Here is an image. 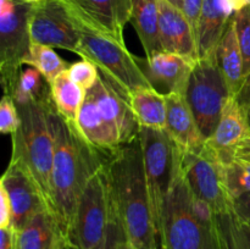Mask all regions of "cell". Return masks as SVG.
<instances>
[{"instance_id":"ac0fdd59","label":"cell","mask_w":250,"mask_h":249,"mask_svg":"<svg viewBox=\"0 0 250 249\" xmlns=\"http://www.w3.org/2000/svg\"><path fill=\"white\" fill-rule=\"evenodd\" d=\"M159 31L164 51L198 60L197 37L183 11L167 0H158Z\"/></svg>"},{"instance_id":"8fae6325","label":"cell","mask_w":250,"mask_h":249,"mask_svg":"<svg viewBox=\"0 0 250 249\" xmlns=\"http://www.w3.org/2000/svg\"><path fill=\"white\" fill-rule=\"evenodd\" d=\"M28 28L32 43L78 54L80 28L59 0H42L32 4Z\"/></svg>"},{"instance_id":"52a82bcc","label":"cell","mask_w":250,"mask_h":249,"mask_svg":"<svg viewBox=\"0 0 250 249\" xmlns=\"http://www.w3.org/2000/svg\"><path fill=\"white\" fill-rule=\"evenodd\" d=\"M232 97L216 59H198L188 82L186 100L205 141L214 134Z\"/></svg>"},{"instance_id":"4fadbf2b","label":"cell","mask_w":250,"mask_h":249,"mask_svg":"<svg viewBox=\"0 0 250 249\" xmlns=\"http://www.w3.org/2000/svg\"><path fill=\"white\" fill-rule=\"evenodd\" d=\"M0 186L9 197L12 212L11 227L17 232L21 231L34 215L49 209L34 178L19 161L10 159Z\"/></svg>"},{"instance_id":"5bb4252c","label":"cell","mask_w":250,"mask_h":249,"mask_svg":"<svg viewBox=\"0 0 250 249\" xmlns=\"http://www.w3.org/2000/svg\"><path fill=\"white\" fill-rule=\"evenodd\" d=\"M137 63L149 84L161 94H182L186 97L188 82L197 60L180 54L159 51L151 56H136Z\"/></svg>"},{"instance_id":"f1b7e54d","label":"cell","mask_w":250,"mask_h":249,"mask_svg":"<svg viewBox=\"0 0 250 249\" xmlns=\"http://www.w3.org/2000/svg\"><path fill=\"white\" fill-rule=\"evenodd\" d=\"M225 182L232 200L250 193V159L234 158L224 165Z\"/></svg>"},{"instance_id":"7c38bea8","label":"cell","mask_w":250,"mask_h":249,"mask_svg":"<svg viewBox=\"0 0 250 249\" xmlns=\"http://www.w3.org/2000/svg\"><path fill=\"white\" fill-rule=\"evenodd\" d=\"M78 27L125 43L124 29L131 21L132 0H59Z\"/></svg>"},{"instance_id":"30bf717a","label":"cell","mask_w":250,"mask_h":249,"mask_svg":"<svg viewBox=\"0 0 250 249\" xmlns=\"http://www.w3.org/2000/svg\"><path fill=\"white\" fill-rule=\"evenodd\" d=\"M181 171L190 192L207 202L215 215L231 211L233 200L225 182L224 165L207 144L197 151L181 150Z\"/></svg>"},{"instance_id":"44dd1931","label":"cell","mask_w":250,"mask_h":249,"mask_svg":"<svg viewBox=\"0 0 250 249\" xmlns=\"http://www.w3.org/2000/svg\"><path fill=\"white\" fill-rule=\"evenodd\" d=\"M77 128L85 141L100 153H114L121 143L119 131L100 111L90 97L85 98L77 119Z\"/></svg>"},{"instance_id":"9c48e42d","label":"cell","mask_w":250,"mask_h":249,"mask_svg":"<svg viewBox=\"0 0 250 249\" xmlns=\"http://www.w3.org/2000/svg\"><path fill=\"white\" fill-rule=\"evenodd\" d=\"M32 4L0 0V73L5 95H11L31 46L29 12Z\"/></svg>"},{"instance_id":"4316f807","label":"cell","mask_w":250,"mask_h":249,"mask_svg":"<svg viewBox=\"0 0 250 249\" xmlns=\"http://www.w3.org/2000/svg\"><path fill=\"white\" fill-rule=\"evenodd\" d=\"M16 104L29 100H48L51 98L50 83L37 68L28 66L20 72L11 95Z\"/></svg>"},{"instance_id":"7bdbcfd3","label":"cell","mask_w":250,"mask_h":249,"mask_svg":"<svg viewBox=\"0 0 250 249\" xmlns=\"http://www.w3.org/2000/svg\"><path fill=\"white\" fill-rule=\"evenodd\" d=\"M155 249H164L163 247H158V248H155Z\"/></svg>"},{"instance_id":"d6a6232c","label":"cell","mask_w":250,"mask_h":249,"mask_svg":"<svg viewBox=\"0 0 250 249\" xmlns=\"http://www.w3.org/2000/svg\"><path fill=\"white\" fill-rule=\"evenodd\" d=\"M125 238H126V236H125L124 227H122L119 215H117L116 209H115L114 214H112L111 219L109 221V225H107L104 241H103L99 249H120V244Z\"/></svg>"},{"instance_id":"d6986e66","label":"cell","mask_w":250,"mask_h":249,"mask_svg":"<svg viewBox=\"0 0 250 249\" xmlns=\"http://www.w3.org/2000/svg\"><path fill=\"white\" fill-rule=\"evenodd\" d=\"M165 131L182 151H197L204 148L203 137L186 97L182 94H167Z\"/></svg>"},{"instance_id":"d4e9b609","label":"cell","mask_w":250,"mask_h":249,"mask_svg":"<svg viewBox=\"0 0 250 249\" xmlns=\"http://www.w3.org/2000/svg\"><path fill=\"white\" fill-rule=\"evenodd\" d=\"M51 98L59 115L77 126L81 107L87 98V90L70 77L67 71L61 72L50 83Z\"/></svg>"},{"instance_id":"f546056e","label":"cell","mask_w":250,"mask_h":249,"mask_svg":"<svg viewBox=\"0 0 250 249\" xmlns=\"http://www.w3.org/2000/svg\"><path fill=\"white\" fill-rule=\"evenodd\" d=\"M237 38L243 56L244 77L250 73V5L234 15Z\"/></svg>"},{"instance_id":"cb8c5ba5","label":"cell","mask_w":250,"mask_h":249,"mask_svg":"<svg viewBox=\"0 0 250 249\" xmlns=\"http://www.w3.org/2000/svg\"><path fill=\"white\" fill-rule=\"evenodd\" d=\"M129 105L141 128L165 129L167 105L160 92L153 87L139 88L129 94Z\"/></svg>"},{"instance_id":"3957f363","label":"cell","mask_w":250,"mask_h":249,"mask_svg":"<svg viewBox=\"0 0 250 249\" xmlns=\"http://www.w3.org/2000/svg\"><path fill=\"white\" fill-rule=\"evenodd\" d=\"M19 129L11 134V159L21 163L38 185L50 209V180L54 160L53 98L16 104Z\"/></svg>"},{"instance_id":"ab89813d","label":"cell","mask_w":250,"mask_h":249,"mask_svg":"<svg viewBox=\"0 0 250 249\" xmlns=\"http://www.w3.org/2000/svg\"><path fill=\"white\" fill-rule=\"evenodd\" d=\"M120 249H137V248H134V247L132 246L126 238H125L124 241L121 242V244H120Z\"/></svg>"},{"instance_id":"2e32d148","label":"cell","mask_w":250,"mask_h":249,"mask_svg":"<svg viewBox=\"0 0 250 249\" xmlns=\"http://www.w3.org/2000/svg\"><path fill=\"white\" fill-rule=\"evenodd\" d=\"M248 5L250 0H204L197 31L198 59L215 58L229 22Z\"/></svg>"},{"instance_id":"5b68a950","label":"cell","mask_w":250,"mask_h":249,"mask_svg":"<svg viewBox=\"0 0 250 249\" xmlns=\"http://www.w3.org/2000/svg\"><path fill=\"white\" fill-rule=\"evenodd\" d=\"M150 207L159 234L161 217L173 181L180 170L181 150L165 129H139ZM160 241V239H159Z\"/></svg>"},{"instance_id":"4dcf8cb0","label":"cell","mask_w":250,"mask_h":249,"mask_svg":"<svg viewBox=\"0 0 250 249\" xmlns=\"http://www.w3.org/2000/svg\"><path fill=\"white\" fill-rule=\"evenodd\" d=\"M67 72L70 77L87 92L98 82L100 77L97 65L88 59H82L81 61L71 63Z\"/></svg>"},{"instance_id":"e575fe53","label":"cell","mask_w":250,"mask_h":249,"mask_svg":"<svg viewBox=\"0 0 250 249\" xmlns=\"http://www.w3.org/2000/svg\"><path fill=\"white\" fill-rule=\"evenodd\" d=\"M234 99L238 103L243 114L246 115L250 126V73L244 77L241 88H239V90L234 95Z\"/></svg>"},{"instance_id":"484cf974","label":"cell","mask_w":250,"mask_h":249,"mask_svg":"<svg viewBox=\"0 0 250 249\" xmlns=\"http://www.w3.org/2000/svg\"><path fill=\"white\" fill-rule=\"evenodd\" d=\"M215 232L220 249H250V224L233 210L215 215Z\"/></svg>"},{"instance_id":"ba28073f","label":"cell","mask_w":250,"mask_h":249,"mask_svg":"<svg viewBox=\"0 0 250 249\" xmlns=\"http://www.w3.org/2000/svg\"><path fill=\"white\" fill-rule=\"evenodd\" d=\"M114 210L109 178L104 165L93 176L78 202L70 232L71 249H99Z\"/></svg>"},{"instance_id":"e0dca14e","label":"cell","mask_w":250,"mask_h":249,"mask_svg":"<svg viewBox=\"0 0 250 249\" xmlns=\"http://www.w3.org/2000/svg\"><path fill=\"white\" fill-rule=\"evenodd\" d=\"M250 137V126L234 97L227 103L214 134L205 141L208 148L226 165L238 155Z\"/></svg>"},{"instance_id":"9a60e30c","label":"cell","mask_w":250,"mask_h":249,"mask_svg":"<svg viewBox=\"0 0 250 249\" xmlns=\"http://www.w3.org/2000/svg\"><path fill=\"white\" fill-rule=\"evenodd\" d=\"M87 95L94 100L105 117L115 124L122 144L138 138L141 126L128 99L109 78L100 73L99 80L88 90Z\"/></svg>"},{"instance_id":"603a6c76","label":"cell","mask_w":250,"mask_h":249,"mask_svg":"<svg viewBox=\"0 0 250 249\" xmlns=\"http://www.w3.org/2000/svg\"><path fill=\"white\" fill-rule=\"evenodd\" d=\"M158 0H132L131 23L133 24L139 41L143 45L146 56L164 51L159 31Z\"/></svg>"},{"instance_id":"8d00e7d4","label":"cell","mask_w":250,"mask_h":249,"mask_svg":"<svg viewBox=\"0 0 250 249\" xmlns=\"http://www.w3.org/2000/svg\"><path fill=\"white\" fill-rule=\"evenodd\" d=\"M232 210L241 219L246 220L250 224V193H244L234 198L232 202Z\"/></svg>"},{"instance_id":"b9f144b4","label":"cell","mask_w":250,"mask_h":249,"mask_svg":"<svg viewBox=\"0 0 250 249\" xmlns=\"http://www.w3.org/2000/svg\"><path fill=\"white\" fill-rule=\"evenodd\" d=\"M21 1L28 2V4H37V2L42 1V0H21Z\"/></svg>"},{"instance_id":"836d02e7","label":"cell","mask_w":250,"mask_h":249,"mask_svg":"<svg viewBox=\"0 0 250 249\" xmlns=\"http://www.w3.org/2000/svg\"><path fill=\"white\" fill-rule=\"evenodd\" d=\"M203 4H204V0H183L182 11L188 19V21L190 22V24H192L195 37H197L198 24H199Z\"/></svg>"},{"instance_id":"7a4b0ae2","label":"cell","mask_w":250,"mask_h":249,"mask_svg":"<svg viewBox=\"0 0 250 249\" xmlns=\"http://www.w3.org/2000/svg\"><path fill=\"white\" fill-rule=\"evenodd\" d=\"M105 170L127 241L137 249L158 248L160 241L150 207L139 136L109 154Z\"/></svg>"},{"instance_id":"60d3db41","label":"cell","mask_w":250,"mask_h":249,"mask_svg":"<svg viewBox=\"0 0 250 249\" xmlns=\"http://www.w3.org/2000/svg\"><path fill=\"white\" fill-rule=\"evenodd\" d=\"M168 2H171L172 5H175L176 7L182 10V5H183V0H167Z\"/></svg>"},{"instance_id":"7402d4cb","label":"cell","mask_w":250,"mask_h":249,"mask_svg":"<svg viewBox=\"0 0 250 249\" xmlns=\"http://www.w3.org/2000/svg\"><path fill=\"white\" fill-rule=\"evenodd\" d=\"M217 66L226 80L231 94L236 95L244 80L243 56L237 38L234 16L227 24L215 53Z\"/></svg>"},{"instance_id":"277c9868","label":"cell","mask_w":250,"mask_h":249,"mask_svg":"<svg viewBox=\"0 0 250 249\" xmlns=\"http://www.w3.org/2000/svg\"><path fill=\"white\" fill-rule=\"evenodd\" d=\"M159 239L164 249H220L215 228L203 224L190 208V189L181 163L166 200Z\"/></svg>"},{"instance_id":"1f68e13d","label":"cell","mask_w":250,"mask_h":249,"mask_svg":"<svg viewBox=\"0 0 250 249\" xmlns=\"http://www.w3.org/2000/svg\"><path fill=\"white\" fill-rule=\"evenodd\" d=\"M19 126L20 115L16 103L11 97L4 94L0 102V132L2 134H14Z\"/></svg>"},{"instance_id":"74e56055","label":"cell","mask_w":250,"mask_h":249,"mask_svg":"<svg viewBox=\"0 0 250 249\" xmlns=\"http://www.w3.org/2000/svg\"><path fill=\"white\" fill-rule=\"evenodd\" d=\"M17 231L12 227L0 228V249H16Z\"/></svg>"},{"instance_id":"f35d334b","label":"cell","mask_w":250,"mask_h":249,"mask_svg":"<svg viewBox=\"0 0 250 249\" xmlns=\"http://www.w3.org/2000/svg\"><path fill=\"white\" fill-rule=\"evenodd\" d=\"M236 158H246V159H250V137L248 138V141L246 142L242 149L239 150L238 155Z\"/></svg>"},{"instance_id":"ffe728a7","label":"cell","mask_w":250,"mask_h":249,"mask_svg":"<svg viewBox=\"0 0 250 249\" xmlns=\"http://www.w3.org/2000/svg\"><path fill=\"white\" fill-rule=\"evenodd\" d=\"M16 249H71V247L55 215L44 209L17 232Z\"/></svg>"},{"instance_id":"d590c367","label":"cell","mask_w":250,"mask_h":249,"mask_svg":"<svg viewBox=\"0 0 250 249\" xmlns=\"http://www.w3.org/2000/svg\"><path fill=\"white\" fill-rule=\"evenodd\" d=\"M11 204L4 188L0 186V228L11 227Z\"/></svg>"},{"instance_id":"8992f818","label":"cell","mask_w":250,"mask_h":249,"mask_svg":"<svg viewBox=\"0 0 250 249\" xmlns=\"http://www.w3.org/2000/svg\"><path fill=\"white\" fill-rule=\"evenodd\" d=\"M81 33L78 55L97 65L102 75L109 78L129 102V94L139 88L151 87L127 49L126 43L78 27Z\"/></svg>"},{"instance_id":"83f0119b","label":"cell","mask_w":250,"mask_h":249,"mask_svg":"<svg viewBox=\"0 0 250 249\" xmlns=\"http://www.w3.org/2000/svg\"><path fill=\"white\" fill-rule=\"evenodd\" d=\"M23 65L37 68L49 83L53 82L61 72L67 71L71 63L63 60L51 46L32 43Z\"/></svg>"},{"instance_id":"6da1fadb","label":"cell","mask_w":250,"mask_h":249,"mask_svg":"<svg viewBox=\"0 0 250 249\" xmlns=\"http://www.w3.org/2000/svg\"><path fill=\"white\" fill-rule=\"evenodd\" d=\"M54 160L50 180V211L70 242L78 202L93 176L104 167L106 159L90 145L77 126L53 112Z\"/></svg>"}]
</instances>
